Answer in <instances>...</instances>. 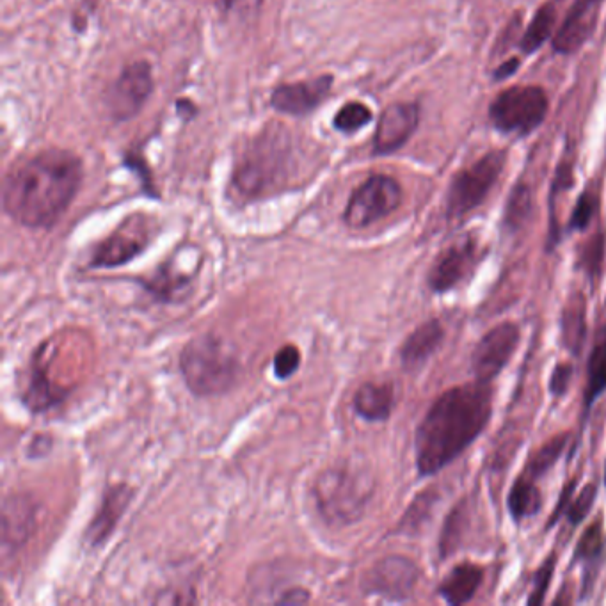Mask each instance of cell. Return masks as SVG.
I'll return each mask as SVG.
<instances>
[{"mask_svg": "<svg viewBox=\"0 0 606 606\" xmlns=\"http://www.w3.org/2000/svg\"><path fill=\"white\" fill-rule=\"evenodd\" d=\"M493 415L491 383L473 381L445 391L416 431V466L431 477L479 439Z\"/></svg>", "mask_w": 606, "mask_h": 606, "instance_id": "6da1fadb", "label": "cell"}, {"mask_svg": "<svg viewBox=\"0 0 606 606\" xmlns=\"http://www.w3.org/2000/svg\"><path fill=\"white\" fill-rule=\"evenodd\" d=\"M82 184V162L68 150H45L16 164L2 189V205L13 221L47 228L63 216Z\"/></svg>", "mask_w": 606, "mask_h": 606, "instance_id": "7a4b0ae2", "label": "cell"}, {"mask_svg": "<svg viewBox=\"0 0 606 606\" xmlns=\"http://www.w3.org/2000/svg\"><path fill=\"white\" fill-rule=\"evenodd\" d=\"M180 368L189 390L198 397H214L232 390L239 379V361L219 338L196 336L185 345Z\"/></svg>", "mask_w": 606, "mask_h": 606, "instance_id": "3957f363", "label": "cell"}, {"mask_svg": "<svg viewBox=\"0 0 606 606\" xmlns=\"http://www.w3.org/2000/svg\"><path fill=\"white\" fill-rule=\"evenodd\" d=\"M315 496L322 516L329 523H354L372 496L370 480L351 470H329L320 475Z\"/></svg>", "mask_w": 606, "mask_h": 606, "instance_id": "277c9868", "label": "cell"}, {"mask_svg": "<svg viewBox=\"0 0 606 606\" xmlns=\"http://www.w3.org/2000/svg\"><path fill=\"white\" fill-rule=\"evenodd\" d=\"M548 114V96L537 86H516L496 96L489 118L502 132L528 134L543 123Z\"/></svg>", "mask_w": 606, "mask_h": 606, "instance_id": "5b68a950", "label": "cell"}, {"mask_svg": "<svg viewBox=\"0 0 606 606\" xmlns=\"http://www.w3.org/2000/svg\"><path fill=\"white\" fill-rule=\"evenodd\" d=\"M402 203V189L395 178L374 175L352 192L347 203L343 221L354 230L367 228L370 224L390 216Z\"/></svg>", "mask_w": 606, "mask_h": 606, "instance_id": "8992f818", "label": "cell"}, {"mask_svg": "<svg viewBox=\"0 0 606 606\" xmlns=\"http://www.w3.org/2000/svg\"><path fill=\"white\" fill-rule=\"evenodd\" d=\"M505 153H487L484 159L455 175L448 191V216L463 217L479 207L502 175Z\"/></svg>", "mask_w": 606, "mask_h": 606, "instance_id": "52a82bcc", "label": "cell"}, {"mask_svg": "<svg viewBox=\"0 0 606 606\" xmlns=\"http://www.w3.org/2000/svg\"><path fill=\"white\" fill-rule=\"evenodd\" d=\"M153 221L144 214L130 216L96 246L89 267L91 269H111L132 262L143 255L153 239Z\"/></svg>", "mask_w": 606, "mask_h": 606, "instance_id": "ba28073f", "label": "cell"}, {"mask_svg": "<svg viewBox=\"0 0 606 606\" xmlns=\"http://www.w3.org/2000/svg\"><path fill=\"white\" fill-rule=\"evenodd\" d=\"M519 327L514 322H502L487 331L471 354V370L477 381L491 383L509 365L518 349Z\"/></svg>", "mask_w": 606, "mask_h": 606, "instance_id": "9c48e42d", "label": "cell"}, {"mask_svg": "<svg viewBox=\"0 0 606 606\" xmlns=\"http://www.w3.org/2000/svg\"><path fill=\"white\" fill-rule=\"evenodd\" d=\"M479 262V246L471 237L455 240L447 249L439 253L431 271L427 274V283L432 292L445 294L461 285Z\"/></svg>", "mask_w": 606, "mask_h": 606, "instance_id": "30bf717a", "label": "cell"}, {"mask_svg": "<svg viewBox=\"0 0 606 606\" xmlns=\"http://www.w3.org/2000/svg\"><path fill=\"white\" fill-rule=\"evenodd\" d=\"M153 91V75L150 64L136 61L128 64L114 82L107 105L116 120L134 118L143 109L144 102Z\"/></svg>", "mask_w": 606, "mask_h": 606, "instance_id": "8fae6325", "label": "cell"}, {"mask_svg": "<svg viewBox=\"0 0 606 606\" xmlns=\"http://www.w3.org/2000/svg\"><path fill=\"white\" fill-rule=\"evenodd\" d=\"M420 580V569L407 557L391 555L379 560L365 578V589L393 601H404L415 591Z\"/></svg>", "mask_w": 606, "mask_h": 606, "instance_id": "7c38bea8", "label": "cell"}, {"mask_svg": "<svg viewBox=\"0 0 606 606\" xmlns=\"http://www.w3.org/2000/svg\"><path fill=\"white\" fill-rule=\"evenodd\" d=\"M331 88H333L331 75H320L315 79L294 82V84H281L272 93L271 105L283 114L308 116L322 104V100L331 93Z\"/></svg>", "mask_w": 606, "mask_h": 606, "instance_id": "4fadbf2b", "label": "cell"}, {"mask_svg": "<svg viewBox=\"0 0 606 606\" xmlns=\"http://www.w3.org/2000/svg\"><path fill=\"white\" fill-rule=\"evenodd\" d=\"M420 120L416 104H393L384 109L375 130V153L397 152L415 134Z\"/></svg>", "mask_w": 606, "mask_h": 606, "instance_id": "5bb4252c", "label": "cell"}, {"mask_svg": "<svg viewBox=\"0 0 606 606\" xmlns=\"http://www.w3.org/2000/svg\"><path fill=\"white\" fill-rule=\"evenodd\" d=\"M601 4L603 0H576L553 38V48L562 54H573L582 48L596 29Z\"/></svg>", "mask_w": 606, "mask_h": 606, "instance_id": "9a60e30c", "label": "cell"}, {"mask_svg": "<svg viewBox=\"0 0 606 606\" xmlns=\"http://www.w3.org/2000/svg\"><path fill=\"white\" fill-rule=\"evenodd\" d=\"M132 496H134L132 489L125 484L111 487L105 491L102 505L86 530V539L89 544L98 546V544L104 543L105 539H109L112 530L116 528L118 521L123 516V512L127 511Z\"/></svg>", "mask_w": 606, "mask_h": 606, "instance_id": "2e32d148", "label": "cell"}, {"mask_svg": "<svg viewBox=\"0 0 606 606\" xmlns=\"http://www.w3.org/2000/svg\"><path fill=\"white\" fill-rule=\"evenodd\" d=\"M443 340H445V329L439 320L432 319L416 327L400 347L402 365L407 370L422 367L423 363L438 351Z\"/></svg>", "mask_w": 606, "mask_h": 606, "instance_id": "e0dca14e", "label": "cell"}, {"mask_svg": "<svg viewBox=\"0 0 606 606\" xmlns=\"http://www.w3.org/2000/svg\"><path fill=\"white\" fill-rule=\"evenodd\" d=\"M482 582L484 569L477 564L463 562L448 573L447 578L439 585L438 594L448 605H464L477 596Z\"/></svg>", "mask_w": 606, "mask_h": 606, "instance_id": "ac0fdd59", "label": "cell"}, {"mask_svg": "<svg viewBox=\"0 0 606 606\" xmlns=\"http://www.w3.org/2000/svg\"><path fill=\"white\" fill-rule=\"evenodd\" d=\"M395 406V390L390 383H365L354 395V409L367 422H386Z\"/></svg>", "mask_w": 606, "mask_h": 606, "instance_id": "d6986e66", "label": "cell"}, {"mask_svg": "<svg viewBox=\"0 0 606 606\" xmlns=\"http://www.w3.org/2000/svg\"><path fill=\"white\" fill-rule=\"evenodd\" d=\"M562 345L573 356H578L587 338V299L582 292L567 297L562 310Z\"/></svg>", "mask_w": 606, "mask_h": 606, "instance_id": "ffe728a7", "label": "cell"}, {"mask_svg": "<svg viewBox=\"0 0 606 606\" xmlns=\"http://www.w3.org/2000/svg\"><path fill=\"white\" fill-rule=\"evenodd\" d=\"M606 391V324H601L594 336L589 368H587V384H585V413L591 411L594 402Z\"/></svg>", "mask_w": 606, "mask_h": 606, "instance_id": "44dd1931", "label": "cell"}, {"mask_svg": "<svg viewBox=\"0 0 606 606\" xmlns=\"http://www.w3.org/2000/svg\"><path fill=\"white\" fill-rule=\"evenodd\" d=\"M507 505H509V512L516 523L537 516L543 507V495L537 487V480L521 473L516 482L512 484Z\"/></svg>", "mask_w": 606, "mask_h": 606, "instance_id": "7402d4cb", "label": "cell"}, {"mask_svg": "<svg viewBox=\"0 0 606 606\" xmlns=\"http://www.w3.org/2000/svg\"><path fill=\"white\" fill-rule=\"evenodd\" d=\"M557 15H559V11H557V4L555 2H546L544 6L537 9L534 20L530 22L527 31H525L523 38H521L523 52L532 54L535 50L543 47L544 41L550 38L551 32L555 29Z\"/></svg>", "mask_w": 606, "mask_h": 606, "instance_id": "603a6c76", "label": "cell"}, {"mask_svg": "<svg viewBox=\"0 0 606 606\" xmlns=\"http://www.w3.org/2000/svg\"><path fill=\"white\" fill-rule=\"evenodd\" d=\"M189 281L191 278L187 274H180V272H176L175 267H171V264H164L160 267L159 272L153 274L152 278L143 281V285L159 301L169 303V301H175L176 294L184 292Z\"/></svg>", "mask_w": 606, "mask_h": 606, "instance_id": "cb8c5ba5", "label": "cell"}, {"mask_svg": "<svg viewBox=\"0 0 606 606\" xmlns=\"http://www.w3.org/2000/svg\"><path fill=\"white\" fill-rule=\"evenodd\" d=\"M569 439H571L569 432H564V434H557L555 438H551L548 443H544L543 447L528 459L527 468L523 473L532 479H541L562 457L564 450L569 445Z\"/></svg>", "mask_w": 606, "mask_h": 606, "instance_id": "d4e9b609", "label": "cell"}, {"mask_svg": "<svg viewBox=\"0 0 606 606\" xmlns=\"http://www.w3.org/2000/svg\"><path fill=\"white\" fill-rule=\"evenodd\" d=\"M532 210V194L528 191L527 185H516L509 198V205L505 210V224L511 228L512 232L519 230L523 224L527 223Z\"/></svg>", "mask_w": 606, "mask_h": 606, "instance_id": "484cf974", "label": "cell"}, {"mask_svg": "<svg viewBox=\"0 0 606 606\" xmlns=\"http://www.w3.org/2000/svg\"><path fill=\"white\" fill-rule=\"evenodd\" d=\"M436 502H438V493L434 489H427L422 495L416 496L415 502L411 503L409 511L402 519V528L409 532H416L418 528H422L427 523V519L431 518Z\"/></svg>", "mask_w": 606, "mask_h": 606, "instance_id": "4316f807", "label": "cell"}, {"mask_svg": "<svg viewBox=\"0 0 606 606\" xmlns=\"http://www.w3.org/2000/svg\"><path fill=\"white\" fill-rule=\"evenodd\" d=\"M466 521H468V516H466L464 505H457L452 514L448 516L445 528L441 532L439 550H441L443 557H448V555L454 553L457 544L463 537V528L466 527Z\"/></svg>", "mask_w": 606, "mask_h": 606, "instance_id": "83f0119b", "label": "cell"}, {"mask_svg": "<svg viewBox=\"0 0 606 606\" xmlns=\"http://www.w3.org/2000/svg\"><path fill=\"white\" fill-rule=\"evenodd\" d=\"M372 120V111L367 105L359 104V102H351V104L343 105L340 111L336 112L335 127L340 132L352 134L358 132L359 128L365 127Z\"/></svg>", "mask_w": 606, "mask_h": 606, "instance_id": "f1b7e54d", "label": "cell"}, {"mask_svg": "<svg viewBox=\"0 0 606 606\" xmlns=\"http://www.w3.org/2000/svg\"><path fill=\"white\" fill-rule=\"evenodd\" d=\"M605 544V534L601 521L592 523L591 527L583 532L580 541L576 544L575 562H592L598 559Z\"/></svg>", "mask_w": 606, "mask_h": 606, "instance_id": "f546056e", "label": "cell"}, {"mask_svg": "<svg viewBox=\"0 0 606 606\" xmlns=\"http://www.w3.org/2000/svg\"><path fill=\"white\" fill-rule=\"evenodd\" d=\"M596 498H598V486L594 482L583 487L580 495L576 496L575 500L567 505V521L573 527H578L591 514L592 505L596 502Z\"/></svg>", "mask_w": 606, "mask_h": 606, "instance_id": "4dcf8cb0", "label": "cell"}, {"mask_svg": "<svg viewBox=\"0 0 606 606\" xmlns=\"http://www.w3.org/2000/svg\"><path fill=\"white\" fill-rule=\"evenodd\" d=\"M555 566H557V555H550L548 559L544 560L541 567L534 573V585H532V592H530V598H528V606L543 605L544 598H546V592L550 589L551 578L555 573Z\"/></svg>", "mask_w": 606, "mask_h": 606, "instance_id": "1f68e13d", "label": "cell"}, {"mask_svg": "<svg viewBox=\"0 0 606 606\" xmlns=\"http://www.w3.org/2000/svg\"><path fill=\"white\" fill-rule=\"evenodd\" d=\"M603 260H605V237L599 233L594 239L587 242L580 256V267L587 272V276L598 278L603 269Z\"/></svg>", "mask_w": 606, "mask_h": 606, "instance_id": "d6a6232c", "label": "cell"}, {"mask_svg": "<svg viewBox=\"0 0 606 606\" xmlns=\"http://www.w3.org/2000/svg\"><path fill=\"white\" fill-rule=\"evenodd\" d=\"M599 208V198L596 192L585 191L582 196H580V200L576 203L575 212H573V216H571V221H569V228L571 230H585L589 224H591L592 217L598 214Z\"/></svg>", "mask_w": 606, "mask_h": 606, "instance_id": "836d02e7", "label": "cell"}, {"mask_svg": "<svg viewBox=\"0 0 606 606\" xmlns=\"http://www.w3.org/2000/svg\"><path fill=\"white\" fill-rule=\"evenodd\" d=\"M299 365H301L299 349L296 345H285V347H281L280 351L276 352L274 361H272V370H274V375L278 379L287 381L292 375L296 374Z\"/></svg>", "mask_w": 606, "mask_h": 606, "instance_id": "e575fe53", "label": "cell"}, {"mask_svg": "<svg viewBox=\"0 0 606 606\" xmlns=\"http://www.w3.org/2000/svg\"><path fill=\"white\" fill-rule=\"evenodd\" d=\"M573 372H575V368H573V365H569V363H559L555 367L550 379V391L555 397L566 395L569 383L573 379Z\"/></svg>", "mask_w": 606, "mask_h": 606, "instance_id": "d590c367", "label": "cell"}, {"mask_svg": "<svg viewBox=\"0 0 606 606\" xmlns=\"http://www.w3.org/2000/svg\"><path fill=\"white\" fill-rule=\"evenodd\" d=\"M308 601H310V594L304 589H290L278 599V603H285V605H301Z\"/></svg>", "mask_w": 606, "mask_h": 606, "instance_id": "8d00e7d4", "label": "cell"}, {"mask_svg": "<svg viewBox=\"0 0 606 606\" xmlns=\"http://www.w3.org/2000/svg\"><path fill=\"white\" fill-rule=\"evenodd\" d=\"M519 59L518 57H512L511 61H505V63L500 64L498 68H496L495 79L503 80L507 79V77H511L512 73L518 70Z\"/></svg>", "mask_w": 606, "mask_h": 606, "instance_id": "74e56055", "label": "cell"}, {"mask_svg": "<svg viewBox=\"0 0 606 606\" xmlns=\"http://www.w3.org/2000/svg\"><path fill=\"white\" fill-rule=\"evenodd\" d=\"M223 4L228 9H248L256 8L260 4V0H223Z\"/></svg>", "mask_w": 606, "mask_h": 606, "instance_id": "f35d334b", "label": "cell"}, {"mask_svg": "<svg viewBox=\"0 0 606 606\" xmlns=\"http://www.w3.org/2000/svg\"><path fill=\"white\" fill-rule=\"evenodd\" d=\"M605 484H606V468H605Z\"/></svg>", "mask_w": 606, "mask_h": 606, "instance_id": "ab89813d", "label": "cell"}]
</instances>
